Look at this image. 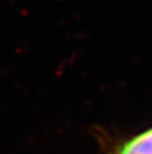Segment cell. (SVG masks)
I'll return each instance as SVG.
<instances>
[{
    "label": "cell",
    "mask_w": 152,
    "mask_h": 154,
    "mask_svg": "<svg viewBox=\"0 0 152 154\" xmlns=\"http://www.w3.org/2000/svg\"><path fill=\"white\" fill-rule=\"evenodd\" d=\"M117 154H152V129L127 142Z\"/></svg>",
    "instance_id": "cell-1"
}]
</instances>
